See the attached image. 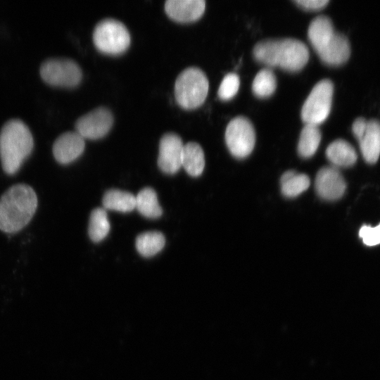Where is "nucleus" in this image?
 Listing matches in <instances>:
<instances>
[{
	"instance_id": "1",
	"label": "nucleus",
	"mask_w": 380,
	"mask_h": 380,
	"mask_svg": "<svg viewBox=\"0 0 380 380\" xmlns=\"http://www.w3.org/2000/svg\"><path fill=\"white\" fill-rule=\"evenodd\" d=\"M37 205V196L30 185L11 186L0 198V229L8 234L20 231L33 217Z\"/></svg>"
},
{
	"instance_id": "2",
	"label": "nucleus",
	"mask_w": 380,
	"mask_h": 380,
	"mask_svg": "<svg viewBox=\"0 0 380 380\" xmlns=\"http://www.w3.org/2000/svg\"><path fill=\"white\" fill-rule=\"evenodd\" d=\"M253 56L268 67H279L289 72L303 69L309 60V51L301 41L293 38L265 39L253 48Z\"/></svg>"
},
{
	"instance_id": "3",
	"label": "nucleus",
	"mask_w": 380,
	"mask_h": 380,
	"mask_svg": "<svg viewBox=\"0 0 380 380\" xmlns=\"http://www.w3.org/2000/svg\"><path fill=\"white\" fill-rule=\"evenodd\" d=\"M309 41L325 64L338 66L345 63L350 55L348 38L334 30L331 20L326 15L313 19L308 27Z\"/></svg>"
},
{
	"instance_id": "4",
	"label": "nucleus",
	"mask_w": 380,
	"mask_h": 380,
	"mask_svg": "<svg viewBox=\"0 0 380 380\" xmlns=\"http://www.w3.org/2000/svg\"><path fill=\"white\" fill-rule=\"evenodd\" d=\"M34 148L29 127L19 119L7 121L0 132V159L5 173L15 174Z\"/></svg>"
},
{
	"instance_id": "5",
	"label": "nucleus",
	"mask_w": 380,
	"mask_h": 380,
	"mask_svg": "<svg viewBox=\"0 0 380 380\" xmlns=\"http://www.w3.org/2000/svg\"><path fill=\"white\" fill-rule=\"evenodd\" d=\"M209 89L205 74L198 68L189 67L179 73L175 84V96L180 107L192 110L205 101Z\"/></svg>"
},
{
	"instance_id": "6",
	"label": "nucleus",
	"mask_w": 380,
	"mask_h": 380,
	"mask_svg": "<svg viewBox=\"0 0 380 380\" xmlns=\"http://www.w3.org/2000/svg\"><path fill=\"white\" fill-rule=\"evenodd\" d=\"M131 42L126 26L117 20L106 18L99 21L93 32V42L101 53L118 56L129 48Z\"/></svg>"
},
{
	"instance_id": "7",
	"label": "nucleus",
	"mask_w": 380,
	"mask_h": 380,
	"mask_svg": "<svg viewBox=\"0 0 380 380\" xmlns=\"http://www.w3.org/2000/svg\"><path fill=\"white\" fill-rule=\"evenodd\" d=\"M334 84L330 80L317 82L304 102L301 119L305 124L318 125L328 118L332 103Z\"/></svg>"
},
{
	"instance_id": "8",
	"label": "nucleus",
	"mask_w": 380,
	"mask_h": 380,
	"mask_svg": "<svg viewBox=\"0 0 380 380\" xmlns=\"http://www.w3.org/2000/svg\"><path fill=\"white\" fill-rule=\"evenodd\" d=\"M40 76L53 87L74 88L80 84L82 72L80 65L68 58H51L40 65Z\"/></svg>"
},
{
	"instance_id": "9",
	"label": "nucleus",
	"mask_w": 380,
	"mask_h": 380,
	"mask_svg": "<svg viewBox=\"0 0 380 380\" xmlns=\"http://www.w3.org/2000/svg\"><path fill=\"white\" fill-rule=\"evenodd\" d=\"M225 141L234 157L243 158L249 156L255 142V132L251 122L243 116L232 119L226 128Z\"/></svg>"
},
{
	"instance_id": "10",
	"label": "nucleus",
	"mask_w": 380,
	"mask_h": 380,
	"mask_svg": "<svg viewBox=\"0 0 380 380\" xmlns=\"http://www.w3.org/2000/svg\"><path fill=\"white\" fill-rule=\"evenodd\" d=\"M352 131L365 160L369 164L375 163L380 156V122L357 118L353 123Z\"/></svg>"
},
{
	"instance_id": "11",
	"label": "nucleus",
	"mask_w": 380,
	"mask_h": 380,
	"mask_svg": "<svg viewBox=\"0 0 380 380\" xmlns=\"http://www.w3.org/2000/svg\"><path fill=\"white\" fill-rule=\"evenodd\" d=\"M113 124V115L106 107L100 106L77 119L75 132L84 139H99L105 137Z\"/></svg>"
},
{
	"instance_id": "12",
	"label": "nucleus",
	"mask_w": 380,
	"mask_h": 380,
	"mask_svg": "<svg viewBox=\"0 0 380 380\" xmlns=\"http://www.w3.org/2000/svg\"><path fill=\"white\" fill-rule=\"evenodd\" d=\"M184 144L181 137L175 133L168 132L161 137L159 143L158 165L165 173L173 175L182 166Z\"/></svg>"
},
{
	"instance_id": "13",
	"label": "nucleus",
	"mask_w": 380,
	"mask_h": 380,
	"mask_svg": "<svg viewBox=\"0 0 380 380\" xmlns=\"http://www.w3.org/2000/svg\"><path fill=\"white\" fill-rule=\"evenodd\" d=\"M346 189V182L337 167L321 168L315 178V189L319 197L327 201L340 198Z\"/></svg>"
},
{
	"instance_id": "14",
	"label": "nucleus",
	"mask_w": 380,
	"mask_h": 380,
	"mask_svg": "<svg viewBox=\"0 0 380 380\" xmlns=\"http://www.w3.org/2000/svg\"><path fill=\"white\" fill-rule=\"evenodd\" d=\"M84 148V139L81 135L77 132H66L55 140L52 151L58 163L66 165L78 158Z\"/></svg>"
},
{
	"instance_id": "15",
	"label": "nucleus",
	"mask_w": 380,
	"mask_h": 380,
	"mask_svg": "<svg viewBox=\"0 0 380 380\" xmlns=\"http://www.w3.org/2000/svg\"><path fill=\"white\" fill-rule=\"evenodd\" d=\"M203 0H167L165 3L166 14L173 20L187 23L198 20L204 13Z\"/></svg>"
},
{
	"instance_id": "16",
	"label": "nucleus",
	"mask_w": 380,
	"mask_h": 380,
	"mask_svg": "<svg viewBox=\"0 0 380 380\" xmlns=\"http://www.w3.org/2000/svg\"><path fill=\"white\" fill-rule=\"evenodd\" d=\"M328 160L336 167H347L353 165L357 158L353 146L343 139H336L331 142L326 150Z\"/></svg>"
},
{
	"instance_id": "17",
	"label": "nucleus",
	"mask_w": 380,
	"mask_h": 380,
	"mask_svg": "<svg viewBox=\"0 0 380 380\" xmlns=\"http://www.w3.org/2000/svg\"><path fill=\"white\" fill-rule=\"evenodd\" d=\"M182 166L192 177L201 175L205 167V156L201 146L196 142L184 145Z\"/></svg>"
},
{
	"instance_id": "18",
	"label": "nucleus",
	"mask_w": 380,
	"mask_h": 380,
	"mask_svg": "<svg viewBox=\"0 0 380 380\" xmlns=\"http://www.w3.org/2000/svg\"><path fill=\"white\" fill-rule=\"evenodd\" d=\"M102 202L106 209L127 213L135 208L136 197L127 191L110 189L105 193Z\"/></svg>"
},
{
	"instance_id": "19",
	"label": "nucleus",
	"mask_w": 380,
	"mask_h": 380,
	"mask_svg": "<svg viewBox=\"0 0 380 380\" xmlns=\"http://www.w3.org/2000/svg\"><path fill=\"white\" fill-rule=\"evenodd\" d=\"M321 138V132L318 125L305 124L299 137L298 154L305 158L312 156L318 148Z\"/></svg>"
},
{
	"instance_id": "20",
	"label": "nucleus",
	"mask_w": 380,
	"mask_h": 380,
	"mask_svg": "<svg viewBox=\"0 0 380 380\" xmlns=\"http://www.w3.org/2000/svg\"><path fill=\"white\" fill-rule=\"evenodd\" d=\"M135 208L144 217L156 219L162 215L156 191L149 187L141 189L136 196Z\"/></svg>"
},
{
	"instance_id": "21",
	"label": "nucleus",
	"mask_w": 380,
	"mask_h": 380,
	"mask_svg": "<svg viewBox=\"0 0 380 380\" xmlns=\"http://www.w3.org/2000/svg\"><path fill=\"white\" fill-rule=\"evenodd\" d=\"M310 183V179L306 175L289 170L281 177V193L286 197H296L305 191L309 187Z\"/></svg>"
},
{
	"instance_id": "22",
	"label": "nucleus",
	"mask_w": 380,
	"mask_h": 380,
	"mask_svg": "<svg viewBox=\"0 0 380 380\" xmlns=\"http://www.w3.org/2000/svg\"><path fill=\"white\" fill-rule=\"evenodd\" d=\"M165 239L160 232H146L136 239V248L144 257H151L159 253L164 247Z\"/></svg>"
},
{
	"instance_id": "23",
	"label": "nucleus",
	"mask_w": 380,
	"mask_h": 380,
	"mask_svg": "<svg viewBox=\"0 0 380 380\" xmlns=\"http://www.w3.org/2000/svg\"><path fill=\"white\" fill-rule=\"evenodd\" d=\"M110 231V222L103 208H97L92 210L89 223V235L94 242L102 241Z\"/></svg>"
},
{
	"instance_id": "24",
	"label": "nucleus",
	"mask_w": 380,
	"mask_h": 380,
	"mask_svg": "<svg viewBox=\"0 0 380 380\" xmlns=\"http://www.w3.org/2000/svg\"><path fill=\"white\" fill-rule=\"evenodd\" d=\"M276 87V77L270 68L260 70L255 75L252 84L253 92L259 98L270 96L274 92Z\"/></svg>"
},
{
	"instance_id": "25",
	"label": "nucleus",
	"mask_w": 380,
	"mask_h": 380,
	"mask_svg": "<svg viewBox=\"0 0 380 380\" xmlns=\"http://www.w3.org/2000/svg\"><path fill=\"white\" fill-rule=\"evenodd\" d=\"M239 85V76L235 73H228L223 78L218 89L219 98L223 101L232 99L237 94Z\"/></svg>"
},
{
	"instance_id": "26",
	"label": "nucleus",
	"mask_w": 380,
	"mask_h": 380,
	"mask_svg": "<svg viewBox=\"0 0 380 380\" xmlns=\"http://www.w3.org/2000/svg\"><path fill=\"white\" fill-rule=\"evenodd\" d=\"M359 236L367 246H373L379 244L380 224L375 227L363 225L359 231Z\"/></svg>"
},
{
	"instance_id": "27",
	"label": "nucleus",
	"mask_w": 380,
	"mask_h": 380,
	"mask_svg": "<svg viewBox=\"0 0 380 380\" xmlns=\"http://www.w3.org/2000/svg\"><path fill=\"white\" fill-rule=\"evenodd\" d=\"M294 2L306 10L317 11L324 8L329 0H296Z\"/></svg>"
}]
</instances>
